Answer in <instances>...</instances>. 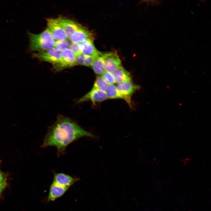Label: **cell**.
<instances>
[{
  "label": "cell",
  "instance_id": "cell-1",
  "mask_svg": "<svg viewBox=\"0 0 211 211\" xmlns=\"http://www.w3.org/2000/svg\"><path fill=\"white\" fill-rule=\"evenodd\" d=\"M82 137L97 138L96 135L85 130L70 118L61 116L49 127L41 147H54L59 157L65 153L69 144Z\"/></svg>",
  "mask_w": 211,
  "mask_h": 211
},
{
  "label": "cell",
  "instance_id": "cell-2",
  "mask_svg": "<svg viewBox=\"0 0 211 211\" xmlns=\"http://www.w3.org/2000/svg\"><path fill=\"white\" fill-rule=\"evenodd\" d=\"M30 51H41L54 47L55 40L46 29L38 34L28 33Z\"/></svg>",
  "mask_w": 211,
  "mask_h": 211
},
{
  "label": "cell",
  "instance_id": "cell-3",
  "mask_svg": "<svg viewBox=\"0 0 211 211\" xmlns=\"http://www.w3.org/2000/svg\"><path fill=\"white\" fill-rule=\"evenodd\" d=\"M33 56L40 60L51 63L57 69H63L61 52L55 47L33 54Z\"/></svg>",
  "mask_w": 211,
  "mask_h": 211
},
{
  "label": "cell",
  "instance_id": "cell-4",
  "mask_svg": "<svg viewBox=\"0 0 211 211\" xmlns=\"http://www.w3.org/2000/svg\"><path fill=\"white\" fill-rule=\"evenodd\" d=\"M102 56L106 71L113 73L122 66L121 60L116 52L102 53Z\"/></svg>",
  "mask_w": 211,
  "mask_h": 211
},
{
  "label": "cell",
  "instance_id": "cell-5",
  "mask_svg": "<svg viewBox=\"0 0 211 211\" xmlns=\"http://www.w3.org/2000/svg\"><path fill=\"white\" fill-rule=\"evenodd\" d=\"M47 29L56 41L67 40V37L64 29L55 18L47 19Z\"/></svg>",
  "mask_w": 211,
  "mask_h": 211
},
{
  "label": "cell",
  "instance_id": "cell-6",
  "mask_svg": "<svg viewBox=\"0 0 211 211\" xmlns=\"http://www.w3.org/2000/svg\"><path fill=\"white\" fill-rule=\"evenodd\" d=\"M93 34L82 25L69 38L72 42L81 43L87 40L93 41Z\"/></svg>",
  "mask_w": 211,
  "mask_h": 211
},
{
  "label": "cell",
  "instance_id": "cell-7",
  "mask_svg": "<svg viewBox=\"0 0 211 211\" xmlns=\"http://www.w3.org/2000/svg\"><path fill=\"white\" fill-rule=\"evenodd\" d=\"M55 19L62 27L68 38L82 26L75 21L63 17Z\"/></svg>",
  "mask_w": 211,
  "mask_h": 211
},
{
  "label": "cell",
  "instance_id": "cell-8",
  "mask_svg": "<svg viewBox=\"0 0 211 211\" xmlns=\"http://www.w3.org/2000/svg\"><path fill=\"white\" fill-rule=\"evenodd\" d=\"M53 182L60 186L69 188L79 180V178L63 173L54 172Z\"/></svg>",
  "mask_w": 211,
  "mask_h": 211
},
{
  "label": "cell",
  "instance_id": "cell-9",
  "mask_svg": "<svg viewBox=\"0 0 211 211\" xmlns=\"http://www.w3.org/2000/svg\"><path fill=\"white\" fill-rule=\"evenodd\" d=\"M107 98L106 92L93 87L90 91L78 101V103L89 100L95 103L103 101Z\"/></svg>",
  "mask_w": 211,
  "mask_h": 211
},
{
  "label": "cell",
  "instance_id": "cell-10",
  "mask_svg": "<svg viewBox=\"0 0 211 211\" xmlns=\"http://www.w3.org/2000/svg\"><path fill=\"white\" fill-rule=\"evenodd\" d=\"M68 188L52 182L50 186L47 197V202L54 201L61 197L65 193Z\"/></svg>",
  "mask_w": 211,
  "mask_h": 211
},
{
  "label": "cell",
  "instance_id": "cell-11",
  "mask_svg": "<svg viewBox=\"0 0 211 211\" xmlns=\"http://www.w3.org/2000/svg\"><path fill=\"white\" fill-rule=\"evenodd\" d=\"M79 43L81 46L82 53L84 54L97 57L101 56L102 54L96 48L93 40H87Z\"/></svg>",
  "mask_w": 211,
  "mask_h": 211
},
{
  "label": "cell",
  "instance_id": "cell-12",
  "mask_svg": "<svg viewBox=\"0 0 211 211\" xmlns=\"http://www.w3.org/2000/svg\"><path fill=\"white\" fill-rule=\"evenodd\" d=\"M108 98H120L125 100L130 107L132 106L131 97L125 95L120 92L114 85H109L106 92Z\"/></svg>",
  "mask_w": 211,
  "mask_h": 211
},
{
  "label": "cell",
  "instance_id": "cell-13",
  "mask_svg": "<svg viewBox=\"0 0 211 211\" xmlns=\"http://www.w3.org/2000/svg\"><path fill=\"white\" fill-rule=\"evenodd\" d=\"M61 56L63 68L77 65L76 57L69 48L66 49L61 51Z\"/></svg>",
  "mask_w": 211,
  "mask_h": 211
},
{
  "label": "cell",
  "instance_id": "cell-14",
  "mask_svg": "<svg viewBox=\"0 0 211 211\" xmlns=\"http://www.w3.org/2000/svg\"><path fill=\"white\" fill-rule=\"evenodd\" d=\"M117 89L122 93L131 97L132 94L139 88V86L131 81H127L117 84Z\"/></svg>",
  "mask_w": 211,
  "mask_h": 211
},
{
  "label": "cell",
  "instance_id": "cell-15",
  "mask_svg": "<svg viewBox=\"0 0 211 211\" xmlns=\"http://www.w3.org/2000/svg\"><path fill=\"white\" fill-rule=\"evenodd\" d=\"M112 74L115 83L117 84L132 80L130 73L122 66L116 70Z\"/></svg>",
  "mask_w": 211,
  "mask_h": 211
},
{
  "label": "cell",
  "instance_id": "cell-16",
  "mask_svg": "<svg viewBox=\"0 0 211 211\" xmlns=\"http://www.w3.org/2000/svg\"><path fill=\"white\" fill-rule=\"evenodd\" d=\"M102 55L96 58L91 66L94 72L98 75H102L106 71Z\"/></svg>",
  "mask_w": 211,
  "mask_h": 211
},
{
  "label": "cell",
  "instance_id": "cell-17",
  "mask_svg": "<svg viewBox=\"0 0 211 211\" xmlns=\"http://www.w3.org/2000/svg\"><path fill=\"white\" fill-rule=\"evenodd\" d=\"M109 84L102 76L98 77L94 84L93 88L106 92Z\"/></svg>",
  "mask_w": 211,
  "mask_h": 211
},
{
  "label": "cell",
  "instance_id": "cell-18",
  "mask_svg": "<svg viewBox=\"0 0 211 211\" xmlns=\"http://www.w3.org/2000/svg\"><path fill=\"white\" fill-rule=\"evenodd\" d=\"M70 43L67 40L62 41H55L54 47L60 52L67 49L69 48Z\"/></svg>",
  "mask_w": 211,
  "mask_h": 211
},
{
  "label": "cell",
  "instance_id": "cell-19",
  "mask_svg": "<svg viewBox=\"0 0 211 211\" xmlns=\"http://www.w3.org/2000/svg\"><path fill=\"white\" fill-rule=\"evenodd\" d=\"M69 49L76 57L82 53L79 43L72 42L71 43Z\"/></svg>",
  "mask_w": 211,
  "mask_h": 211
},
{
  "label": "cell",
  "instance_id": "cell-20",
  "mask_svg": "<svg viewBox=\"0 0 211 211\" xmlns=\"http://www.w3.org/2000/svg\"><path fill=\"white\" fill-rule=\"evenodd\" d=\"M102 76L109 85H114L115 83L114 76L112 73L106 71L102 74Z\"/></svg>",
  "mask_w": 211,
  "mask_h": 211
},
{
  "label": "cell",
  "instance_id": "cell-21",
  "mask_svg": "<svg viewBox=\"0 0 211 211\" xmlns=\"http://www.w3.org/2000/svg\"><path fill=\"white\" fill-rule=\"evenodd\" d=\"M96 57H97L86 55L84 66L91 67Z\"/></svg>",
  "mask_w": 211,
  "mask_h": 211
},
{
  "label": "cell",
  "instance_id": "cell-22",
  "mask_svg": "<svg viewBox=\"0 0 211 211\" xmlns=\"http://www.w3.org/2000/svg\"><path fill=\"white\" fill-rule=\"evenodd\" d=\"M86 55L81 53L76 57L77 64L84 65Z\"/></svg>",
  "mask_w": 211,
  "mask_h": 211
},
{
  "label": "cell",
  "instance_id": "cell-23",
  "mask_svg": "<svg viewBox=\"0 0 211 211\" xmlns=\"http://www.w3.org/2000/svg\"><path fill=\"white\" fill-rule=\"evenodd\" d=\"M5 183H6L5 178L0 172V184Z\"/></svg>",
  "mask_w": 211,
  "mask_h": 211
},
{
  "label": "cell",
  "instance_id": "cell-24",
  "mask_svg": "<svg viewBox=\"0 0 211 211\" xmlns=\"http://www.w3.org/2000/svg\"><path fill=\"white\" fill-rule=\"evenodd\" d=\"M6 185V183L0 184V194L5 188Z\"/></svg>",
  "mask_w": 211,
  "mask_h": 211
}]
</instances>
